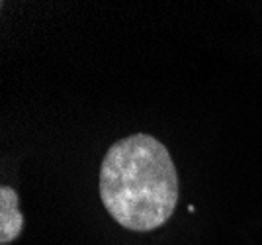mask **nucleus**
<instances>
[{
    "instance_id": "2",
    "label": "nucleus",
    "mask_w": 262,
    "mask_h": 245,
    "mask_svg": "<svg viewBox=\"0 0 262 245\" xmlns=\"http://www.w3.org/2000/svg\"><path fill=\"white\" fill-rule=\"evenodd\" d=\"M22 208H20V196L10 185H2L0 189V243H14L24 232Z\"/></svg>"
},
{
    "instance_id": "1",
    "label": "nucleus",
    "mask_w": 262,
    "mask_h": 245,
    "mask_svg": "<svg viewBox=\"0 0 262 245\" xmlns=\"http://www.w3.org/2000/svg\"><path fill=\"white\" fill-rule=\"evenodd\" d=\"M98 194L123 230L147 234L163 228L180 198V178L168 147L137 132L112 144L100 163Z\"/></svg>"
}]
</instances>
